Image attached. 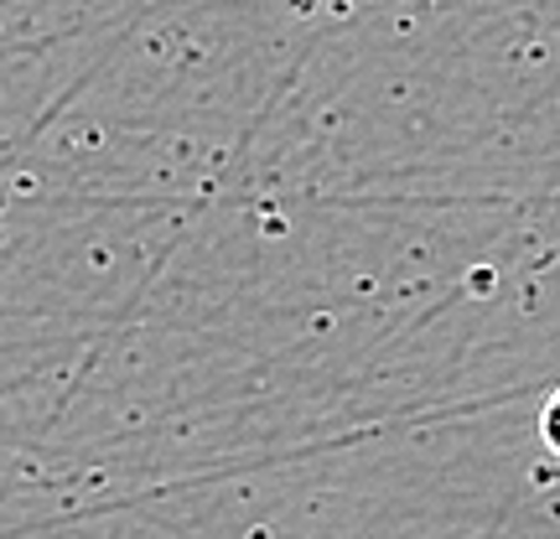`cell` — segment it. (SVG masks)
Masks as SVG:
<instances>
[{"label":"cell","instance_id":"1","mask_svg":"<svg viewBox=\"0 0 560 539\" xmlns=\"http://www.w3.org/2000/svg\"><path fill=\"white\" fill-rule=\"evenodd\" d=\"M540 436H545V446L560 457V389L550 395V405H545V420H540Z\"/></svg>","mask_w":560,"mask_h":539}]
</instances>
